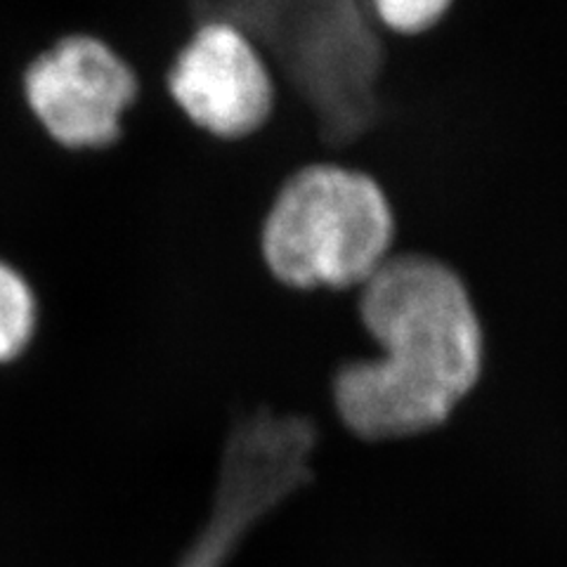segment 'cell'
Returning <instances> with one entry per match:
<instances>
[{
  "label": "cell",
  "mask_w": 567,
  "mask_h": 567,
  "mask_svg": "<svg viewBox=\"0 0 567 567\" xmlns=\"http://www.w3.org/2000/svg\"><path fill=\"white\" fill-rule=\"evenodd\" d=\"M379 358L352 362L333 381L336 412L364 442H393L445 423L481 381L483 327L447 265L393 254L360 289Z\"/></svg>",
  "instance_id": "obj_1"
},
{
  "label": "cell",
  "mask_w": 567,
  "mask_h": 567,
  "mask_svg": "<svg viewBox=\"0 0 567 567\" xmlns=\"http://www.w3.org/2000/svg\"><path fill=\"white\" fill-rule=\"evenodd\" d=\"M383 189L360 171L319 164L281 187L262 229L270 272L291 289H360L393 254Z\"/></svg>",
  "instance_id": "obj_2"
},
{
  "label": "cell",
  "mask_w": 567,
  "mask_h": 567,
  "mask_svg": "<svg viewBox=\"0 0 567 567\" xmlns=\"http://www.w3.org/2000/svg\"><path fill=\"white\" fill-rule=\"evenodd\" d=\"M27 110L69 152L114 145L121 118L137 97L133 69L93 35H66L24 69Z\"/></svg>",
  "instance_id": "obj_3"
},
{
  "label": "cell",
  "mask_w": 567,
  "mask_h": 567,
  "mask_svg": "<svg viewBox=\"0 0 567 567\" xmlns=\"http://www.w3.org/2000/svg\"><path fill=\"white\" fill-rule=\"evenodd\" d=\"M168 91L199 131L218 140H241L268 121L275 79L258 45L229 22L202 24L181 50Z\"/></svg>",
  "instance_id": "obj_4"
},
{
  "label": "cell",
  "mask_w": 567,
  "mask_h": 567,
  "mask_svg": "<svg viewBox=\"0 0 567 567\" xmlns=\"http://www.w3.org/2000/svg\"><path fill=\"white\" fill-rule=\"evenodd\" d=\"M39 296L24 275L0 262V362H10L39 333Z\"/></svg>",
  "instance_id": "obj_5"
},
{
  "label": "cell",
  "mask_w": 567,
  "mask_h": 567,
  "mask_svg": "<svg viewBox=\"0 0 567 567\" xmlns=\"http://www.w3.org/2000/svg\"><path fill=\"white\" fill-rule=\"evenodd\" d=\"M379 24L398 35H419L433 29L452 0H369Z\"/></svg>",
  "instance_id": "obj_6"
}]
</instances>
